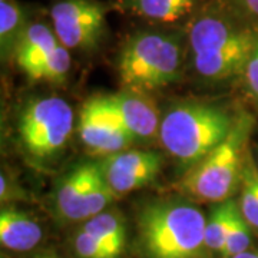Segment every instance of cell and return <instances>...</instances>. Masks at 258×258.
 Wrapping results in <instances>:
<instances>
[{
    "instance_id": "cell-1",
    "label": "cell",
    "mask_w": 258,
    "mask_h": 258,
    "mask_svg": "<svg viewBox=\"0 0 258 258\" xmlns=\"http://www.w3.org/2000/svg\"><path fill=\"white\" fill-rule=\"evenodd\" d=\"M255 37L222 12H205L189 29L197 72L210 81H224L245 71Z\"/></svg>"
},
{
    "instance_id": "cell-2",
    "label": "cell",
    "mask_w": 258,
    "mask_h": 258,
    "mask_svg": "<svg viewBox=\"0 0 258 258\" xmlns=\"http://www.w3.org/2000/svg\"><path fill=\"white\" fill-rule=\"evenodd\" d=\"M234 123L221 106L186 102L174 106L162 118L159 139L172 157L192 168L230 135Z\"/></svg>"
},
{
    "instance_id": "cell-3",
    "label": "cell",
    "mask_w": 258,
    "mask_h": 258,
    "mask_svg": "<svg viewBox=\"0 0 258 258\" xmlns=\"http://www.w3.org/2000/svg\"><path fill=\"white\" fill-rule=\"evenodd\" d=\"M205 222L189 204H148L138 217L141 244L148 258H195L205 245Z\"/></svg>"
},
{
    "instance_id": "cell-4",
    "label": "cell",
    "mask_w": 258,
    "mask_h": 258,
    "mask_svg": "<svg viewBox=\"0 0 258 258\" xmlns=\"http://www.w3.org/2000/svg\"><path fill=\"white\" fill-rule=\"evenodd\" d=\"M184 50L174 35L139 32L120 49L118 72L129 91L148 92L176 82L182 72Z\"/></svg>"
},
{
    "instance_id": "cell-5",
    "label": "cell",
    "mask_w": 258,
    "mask_h": 258,
    "mask_svg": "<svg viewBox=\"0 0 258 258\" xmlns=\"http://www.w3.org/2000/svg\"><path fill=\"white\" fill-rule=\"evenodd\" d=\"M249 118H241L234 123L230 135L211 151L203 161L189 168L181 179V189L194 198L224 203L231 200L241 184L245 158V144L251 131Z\"/></svg>"
},
{
    "instance_id": "cell-6",
    "label": "cell",
    "mask_w": 258,
    "mask_h": 258,
    "mask_svg": "<svg viewBox=\"0 0 258 258\" xmlns=\"http://www.w3.org/2000/svg\"><path fill=\"white\" fill-rule=\"evenodd\" d=\"M18 131L23 147L32 157L53 158L72 135L74 111L62 98H39L20 112Z\"/></svg>"
},
{
    "instance_id": "cell-7",
    "label": "cell",
    "mask_w": 258,
    "mask_h": 258,
    "mask_svg": "<svg viewBox=\"0 0 258 258\" xmlns=\"http://www.w3.org/2000/svg\"><path fill=\"white\" fill-rule=\"evenodd\" d=\"M50 18L56 37L66 49L91 50L105 35V10L95 0H60Z\"/></svg>"
},
{
    "instance_id": "cell-8",
    "label": "cell",
    "mask_w": 258,
    "mask_h": 258,
    "mask_svg": "<svg viewBox=\"0 0 258 258\" xmlns=\"http://www.w3.org/2000/svg\"><path fill=\"white\" fill-rule=\"evenodd\" d=\"M93 101L135 141L152 139L159 131L161 120L157 108L142 92L126 91L95 96Z\"/></svg>"
},
{
    "instance_id": "cell-9",
    "label": "cell",
    "mask_w": 258,
    "mask_h": 258,
    "mask_svg": "<svg viewBox=\"0 0 258 258\" xmlns=\"http://www.w3.org/2000/svg\"><path fill=\"white\" fill-rule=\"evenodd\" d=\"M162 168V157L154 151H126L112 154L101 169L112 191L119 195L149 185Z\"/></svg>"
},
{
    "instance_id": "cell-10",
    "label": "cell",
    "mask_w": 258,
    "mask_h": 258,
    "mask_svg": "<svg viewBox=\"0 0 258 258\" xmlns=\"http://www.w3.org/2000/svg\"><path fill=\"white\" fill-rule=\"evenodd\" d=\"M79 137L83 144L99 154H118L135 139L92 99L85 102L79 118Z\"/></svg>"
},
{
    "instance_id": "cell-11",
    "label": "cell",
    "mask_w": 258,
    "mask_h": 258,
    "mask_svg": "<svg viewBox=\"0 0 258 258\" xmlns=\"http://www.w3.org/2000/svg\"><path fill=\"white\" fill-rule=\"evenodd\" d=\"M99 174L101 165L83 164L63 176L56 189V208L63 218L71 221L82 220L86 198Z\"/></svg>"
},
{
    "instance_id": "cell-12",
    "label": "cell",
    "mask_w": 258,
    "mask_h": 258,
    "mask_svg": "<svg viewBox=\"0 0 258 258\" xmlns=\"http://www.w3.org/2000/svg\"><path fill=\"white\" fill-rule=\"evenodd\" d=\"M57 45L59 40L53 30L43 23H32L25 30L13 57L28 76L53 53Z\"/></svg>"
},
{
    "instance_id": "cell-13",
    "label": "cell",
    "mask_w": 258,
    "mask_h": 258,
    "mask_svg": "<svg viewBox=\"0 0 258 258\" xmlns=\"http://www.w3.org/2000/svg\"><path fill=\"white\" fill-rule=\"evenodd\" d=\"M43 231L28 214L6 208L0 214V241L13 251H29L42 241Z\"/></svg>"
},
{
    "instance_id": "cell-14",
    "label": "cell",
    "mask_w": 258,
    "mask_h": 258,
    "mask_svg": "<svg viewBox=\"0 0 258 258\" xmlns=\"http://www.w3.org/2000/svg\"><path fill=\"white\" fill-rule=\"evenodd\" d=\"M200 0H122V9L155 22H176L186 16Z\"/></svg>"
},
{
    "instance_id": "cell-15",
    "label": "cell",
    "mask_w": 258,
    "mask_h": 258,
    "mask_svg": "<svg viewBox=\"0 0 258 258\" xmlns=\"http://www.w3.org/2000/svg\"><path fill=\"white\" fill-rule=\"evenodd\" d=\"M82 230L101 241L118 257L123 252L126 242V228L119 214L112 211L101 212L85 222Z\"/></svg>"
},
{
    "instance_id": "cell-16",
    "label": "cell",
    "mask_w": 258,
    "mask_h": 258,
    "mask_svg": "<svg viewBox=\"0 0 258 258\" xmlns=\"http://www.w3.org/2000/svg\"><path fill=\"white\" fill-rule=\"evenodd\" d=\"M28 26L25 10L18 2H0V47L3 57L15 55L19 42Z\"/></svg>"
},
{
    "instance_id": "cell-17",
    "label": "cell",
    "mask_w": 258,
    "mask_h": 258,
    "mask_svg": "<svg viewBox=\"0 0 258 258\" xmlns=\"http://www.w3.org/2000/svg\"><path fill=\"white\" fill-rule=\"evenodd\" d=\"M240 211L245 221L258 230V168L251 152H245L241 174Z\"/></svg>"
},
{
    "instance_id": "cell-18",
    "label": "cell",
    "mask_w": 258,
    "mask_h": 258,
    "mask_svg": "<svg viewBox=\"0 0 258 258\" xmlns=\"http://www.w3.org/2000/svg\"><path fill=\"white\" fill-rule=\"evenodd\" d=\"M238 205L232 200L220 203L210 214V218L205 222V247L215 252L222 254L227 240V232L230 228L231 218Z\"/></svg>"
},
{
    "instance_id": "cell-19",
    "label": "cell",
    "mask_w": 258,
    "mask_h": 258,
    "mask_svg": "<svg viewBox=\"0 0 258 258\" xmlns=\"http://www.w3.org/2000/svg\"><path fill=\"white\" fill-rule=\"evenodd\" d=\"M69 71H71L69 49H66L59 43L53 50V53L40 66H37L33 72H30L28 78L30 81H36V82H63Z\"/></svg>"
},
{
    "instance_id": "cell-20",
    "label": "cell",
    "mask_w": 258,
    "mask_h": 258,
    "mask_svg": "<svg viewBox=\"0 0 258 258\" xmlns=\"http://www.w3.org/2000/svg\"><path fill=\"white\" fill-rule=\"evenodd\" d=\"M251 244V232H249V224L242 217L240 208L237 207L231 218L230 228L227 232L225 247L222 251V255L225 258H232L238 254L248 251Z\"/></svg>"
},
{
    "instance_id": "cell-21",
    "label": "cell",
    "mask_w": 258,
    "mask_h": 258,
    "mask_svg": "<svg viewBox=\"0 0 258 258\" xmlns=\"http://www.w3.org/2000/svg\"><path fill=\"white\" fill-rule=\"evenodd\" d=\"M75 249L81 258H118L115 252L85 230L79 231L75 237Z\"/></svg>"
},
{
    "instance_id": "cell-22",
    "label": "cell",
    "mask_w": 258,
    "mask_h": 258,
    "mask_svg": "<svg viewBox=\"0 0 258 258\" xmlns=\"http://www.w3.org/2000/svg\"><path fill=\"white\" fill-rule=\"evenodd\" d=\"M245 78L251 93L258 99V39L252 49V53L249 56V60L245 66Z\"/></svg>"
},
{
    "instance_id": "cell-23",
    "label": "cell",
    "mask_w": 258,
    "mask_h": 258,
    "mask_svg": "<svg viewBox=\"0 0 258 258\" xmlns=\"http://www.w3.org/2000/svg\"><path fill=\"white\" fill-rule=\"evenodd\" d=\"M241 9L258 20V0H235Z\"/></svg>"
},
{
    "instance_id": "cell-24",
    "label": "cell",
    "mask_w": 258,
    "mask_h": 258,
    "mask_svg": "<svg viewBox=\"0 0 258 258\" xmlns=\"http://www.w3.org/2000/svg\"><path fill=\"white\" fill-rule=\"evenodd\" d=\"M232 258H258V252H252V251H245L242 254H238Z\"/></svg>"
},
{
    "instance_id": "cell-25",
    "label": "cell",
    "mask_w": 258,
    "mask_h": 258,
    "mask_svg": "<svg viewBox=\"0 0 258 258\" xmlns=\"http://www.w3.org/2000/svg\"><path fill=\"white\" fill-rule=\"evenodd\" d=\"M39 258H55V257H39Z\"/></svg>"
},
{
    "instance_id": "cell-26",
    "label": "cell",
    "mask_w": 258,
    "mask_h": 258,
    "mask_svg": "<svg viewBox=\"0 0 258 258\" xmlns=\"http://www.w3.org/2000/svg\"><path fill=\"white\" fill-rule=\"evenodd\" d=\"M0 2H3V0H0Z\"/></svg>"
}]
</instances>
